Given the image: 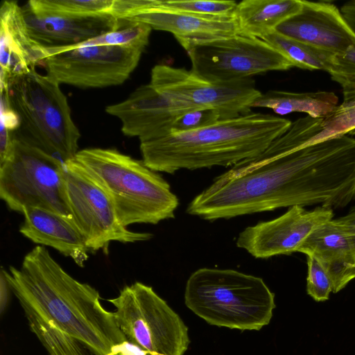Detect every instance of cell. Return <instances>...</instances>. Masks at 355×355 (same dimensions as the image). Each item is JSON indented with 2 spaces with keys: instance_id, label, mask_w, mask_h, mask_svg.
<instances>
[{
  "instance_id": "6",
  "label": "cell",
  "mask_w": 355,
  "mask_h": 355,
  "mask_svg": "<svg viewBox=\"0 0 355 355\" xmlns=\"http://www.w3.org/2000/svg\"><path fill=\"white\" fill-rule=\"evenodd\" d=\"M1 90L19 119L15 138L62 162L76 157L80 134L60 83L35 69L10 79Z\"/></svg>"
},
{
  "instance_id": "12",
  "label": "cell",
  "mask_w": 355,
  "mask_h": 355,
  "mask_svg": "<svg viewBox=\"0 0 355 355\" xmlns=\"http://www.w3.org/2000/svg\"><path fill=\"white\" fill-rule=\"evenodd\" d=\"M140 49L93 46L59 51L42 63L46 76L58 83L81 88H102L123 84L137 67Z\"/></svg>"
},
{
  "instance_id": "8",
  "label": "cell",
  "mask_w": 355,
  "mask_h": 355,
  "mask_svg": "<svg viewBox=\"0 0 355 355\" xmlns=\"http://www.w3.org/2000/svg\"><path fill=\"white\" fill-rule=\"evenodd\" d=\"M107 300L121 331L145 355H184L187 350L188 327L151 286L137 282Z\"/></svg>"
},
{
  "instance_id": "1",
  "label": "cell",
  "mask_w": 355,
  "mask_h": 355,
  "mask_svg": "<svg viewBox=\"0 0 355 355\" xmlns=\"http://www.w3.org/2000/svg\"><path fill=\"white\" fill-rule=\"evenodd\" d=\"M354 199L355 139L345 135L288 149L279 137L216 178L187 213L213 221L293 206L334 210Z\"/></svg>"
},
{
  "instance_id": "30",
  "label": "cell",
  "mask_w": 355,
  "mask_h": 355,
  "mask_svg": "<svg viewBox=\"0 0 355 355\" xmlns=\"http://www.w3.org/2000/svg\"><path fill=\"white\" fill-rule=\"evenodd\" d=\"M308 272L307 293L315 301L327 300L333 291L331 280L322 266L311 256H306Z\"/></svg>"
},
{
  "instance_id": "31",
  "label": "cell",
  "mask_w": 355,
  "mask_h": 355,
  "mask_svg": "<svg viewBox=\"0 0 355 355\" xmlns=\"http://www.w3.org/2000/svg\"><path fill=\"white\" fill-rule=\"evenodd\" d=\"M220 119H222L220 114L214 110H193L177 118L172 123L168 134L198 130L212 125Z\"/></svg>"
},
{
  "instance_id": "33",
  "label": "cell",
  "mask_w": 355,
  "mask_h": 355,
  "mask_svg": "<svg viewBox=\"0 0 355 355\" xmlns=\"http://www.w3.org/2000/svg\"><path fill=\"white\" fill-rule=\"evenodd\" d=\"M336 219L349 236L355 254V207L346 215Z\"/></svg>"
},
{
  "instance_id": "32",
  "label": "cell",
  "mask_w": 355,
  "mask_h": 355,
  "mask_svg": "<svg viewBox=\"0 0 355 355\" xmlns=\"http://www.w3.org/2000/svg\"><path fill=\"white\" fill-rule=\"evenodd\" d=\"M157 3V0H114L110 14L118 19L125 20Z\"/></svg>"
},
{
  "instance_id": "28",
  "label": "cell",
  "mask_w": 355,
  "mask_h": 355,
  "mask_svg": "<svg viewBox=\"0 0 355 355\" xmlns=\"http://www.w3.org/2000/svg\"><path fill=\"white\" fill-rule=\"evenodd\" d=\"M235 1L159 0V6L169 10L211 17H231L236 7Z\"/></svg>"
},
{
  "instance_id": "3",
  "label": "cell",
  "mask_w": 355,
  "mask_h": 355,
  "mask_svg": "<svg viewBox=\"0 0 355 355\" xmlns=\"http://www.w3.org/2000/svg\"><path fill=\"white\" fill-rule=\"evenodd\" d=\"M292 122L250 112L207 127L140 142L142 161L156 172L234 166L261 153Z\"/></svg>"
},
{
  "instance_id": "19",
  "label": "cell",
  "mask_w": 355,
  "mask_h": 355,
  "mask_svg": "<svg viewBox=\"0 0 355 355\" xmlns=\"http://www.w3.org/2000/svg\"><path fill=\"white\" fill-rule=\"evenodd\" d=\"M297 252L313 257L322 266L331 280L334 293L355 279L354 251L349 236L336 219L316 228Z\"/></svg>"
},
{
  "instance_id": "14",
  "label": "cell",
  "mask_w": 355,
  "mask_h": 355,
  "mask_svg": "<svg viewBox=\"0 0 355 355\" xmlns=\"http://www.w3.org/2000/svg\"><path fill=\"white\" fill-rule=\"evenodd\" d=\"M275 31L334 56L355 46L354 31L331 1L302 0L300 10Z\"/></svg>"
},
{
  "instance_id": "17",
  "label": "cell",
  "mask_w": 355,
  "mask_h": 355,
  "mask_svg": "<svg viewBox=\"0 0 355 355\" xmlns=\"http://www.w3.org/2000/svg\"><path fill=\"white\" fill-rule=\"evenodd\" d=\"M159 1L125 20L144 23L152 29L173 34L186 51L196 44L238 34L233 16L211 17L180 12L162 8Z\"/></svg>"
},
{
  "instance_id": "27",
  "label": "cell",
  "mask_w": 355,
  "mask_h": 355,
  "mask_svg": "<svg viewBox=\"0 0 355 355\" xmlns=\"http://www.w3.org/2000/svg\"><path fill=\"white\" fill-rule=\"evenodd\" d=\"M345 135H355V99L343 102L331 114L322 118L319 130L307 146Z\"/></svg>"
},
{
  "instance_id": "2",
  "label": "cell",
  "mask_w": 355,
  "mask_h": 355,
  "mask_svg": "<svg viewBox=\"0 0 355 355\" xmlns=\"http://www.w3.org/2000/svg\"><path fill=\"white\" fill-rule=\"evenodd\" d=\"M24 311L82 343L94 355H145L120 329L96 289L68 274L43 245L28 252L19 268L1 270Z\"/></svg>"
},
{
  "instance_id": "20",
  "label": "cell",
  "mask_w": 355,
  "mask_h": 355,
  "mask_svg": "<svg viewBox=\"0 0 355 355\" xmlns=\"http://www.w3.org/2000/svg\"><path fill=\"white\" fill-rule=\"evenodd\" d=\"M23 215L19 232L24 237L40 245L53 248L71 258L78 266H85L89 250L73 220L40 208L27 209Z\"/></svg>"
},
{
  "instance_id": "18",
  "label": "cell",
  "mask_w": 355,
  "mask_h": 355,
  "mask_svg": "<svg viewBox=\"0 0 355 355\" xmlns=\"http://www.w3.org/2000/svg\"><path fill=\"white\" fill-rule=\"evenodd\" d=\"M0 21L1 87H6L10 79L42 65L49 53L29 34L17 2L2 3Z\"/></svg>"
},
{
  "instance_id": "7",
  "label": "cell",
  "mask_w": 355,
  "mask_h": 355,
  "mask_svg": "<svg viewBox=\"0 0 355 355\" xmlns=\"http://www.w3.org/2000/svg\"><path fill=\"white\" fill-rule=\"evenodd\" d=\"M0 198L10 210L21 214L40 208L73 220L64 162L15 137L9 155L0 164Z\"/></svg>"
},
{
  "instance_id": "16",
  "label": "cell",
  "mask_w": 355,
  "mask_h": 355,
  "mask_svg": "<svg viewBox=\"0 0 355 355\" xmlns=\"http://www.w3.org/2000/svg\"><path fill=\"white\" fill-rule=\"evenodd\" d=\"M105 112L120 120L125 135L141 142L167 135L173 121L189 110L168 101L148 83L123 101L108 105Z\"/></svg>"
},
{
  "instance_id": "15",
  "label": "cell",
  "mask_w": 355,
  "mask_h": 355,
  "mask_svg": "<svg viewBox=\"0 0 355 355\" xmlns=\"http://www.w3.org/2000/svg\"><path fill=\"white\" fill-rule=\"evenodd\" d=\"M29 34L45 48L76 45L121 28L125 23L111 14L72 15L21 7Z\"/></svg>"
},
{
  "instance_id": "29",
  "label": "cell",
  "mask_w": 355,
  "mask_h": 355,
  "mask_svg": "<svg viewBox=\"0 0 355 355\" xmlns=\"http://www.w3.org/2000/svg\"><path fill=\"white\" fill-rule=\"evenodd\" d=\"M327 72L340 86L343 102L355 99V46L333 56Z\"/></svg>"
},
{
  "instance_id": "5",
  "label": "cell",
  "mask_w": 355,
  "mask_h": 355,
  "mask_svg": "<svg viewBox=\"0 0 355 355\" xmlns=\"http://www.w3.org/2000/svg\"><path fill=\"white\" fill-rule=\"evenodd\" d=\"M184 304L211 325L260 330L275 308V294L263 279L233 269L202 268L188 278Z\"/></svg>"
},
{
  "instance_id": "13",
  "label": "cell",
  "mask_w": 355,
  "mask_h": 355,
  "mask_svg": "<svg viewBox=\"0 0 355 355\" xmlns=\"http://www.w3.org/2000/svg\"><path fill=\"white\" fill-rule=\"evenodd\" d=\"M333 217L329 207L306 210L293 206L276 218L245 228L239 234L236 246L257 259L297 252L307 237Z\"/></svg>"
},
{
  "instance_id": "10",
  "label": "cell",
  "mask_w": 355,
  "mask_h": 355,
  "mask_svg": "<svg viewBox=\"0 0 355 355\" xmlns=\"http://www.w3.org/2000/svg\"><path fill=\"white\" fill-rule=\"evenodd\" d=\"M64 166L70 211L89 250L105 248L112 241L152 239L150 233L133 232L121 224L108 194L75 158L64 162Z\"/></svg>"
},
{
  "instance_id": "24",
  "label": "cell",
  "mask_w": 355,
  "mask_h": 355,
  "mask_svg": "<svg viewBox=\"0 0 355 355\" xmlns=\"http://www.w3.org/2000/svg\"><path fill=\"white\" fill-rule=\"evenodd\" d=\"M119 29L95 37L80 44L60 48H46L49 56L59 51L93 46H119L145 50L149 42L151 27L144 23L124 20Z\"/></svg>"
},
{
  "instance_id": "4",
  "label": "cell",
  "mask_w": 355,
  "mask_h": 355,
  "mask_svg": "<svg viewBox=\"0 0 355 355\" xmlns=\"http://www.w3.org/2000/svg\"><path fill=\"white\" fill-rule=\"evenodd\" d=\"M74 158L108 194L125 227L156 225L175 217L177 196L169 183L142 160L100 148L78 150Z\"/></svg>"
},
{
  "instance_id": "11",
  "label": "cell",
  "mask_w": 355,
  "mask_h": 355,
  "mask_svg": "<svg viewBox=\"0 0 355 355\" xmlns=\"http://www.w3.org/2000/svg\"><path fill=\"white\" fill-rule=\"evenodd\" d=\"M187 53L193 72L219 83L293 67L287 58L263 40L239 34L196 44Z\"/></svg>"
},
{
  "instance_id": "25",
  "label": "cell",
  "mask_w": 355,
  "mask_h": 355,
  "mask_svg": "<svg viewBox=\"0 0 355 355\" xmlns=\"http://www.w3.org/2000/svg\"><path fill=\"white\" fill-rule=\"evenodd\" d=\"M31 331L50 355H89L79 340L59 330L46 320L24 311Z\"/></svg>"
},
{
  "instance_id": "9",
  "label": "cell",
  "mask_w": 355,
  "mask_h": 355,
  "mask_svg": "<svg viewBox=\"0 0 355 355\" xmlns=\"http://www.w3.org/2000/svg\"><path fill=\"white\" fill-rule=\"evenodd\" d=\"M149 83L168 101L184 110L212 109L222 119L250 112L254 102L262 94L252 78L214 83L191 69L165 64L153 67Z\"/></svg>"
},
{
  "instance_id": "22",
  "label": "cell",
  "mask_w": 355,
  "mask_h": 355,
  "mask_svg": "<svg viewBox=\"0 0 355 355\" xmlns=\"http://www.w3.org/2000/svg\"><path fill=\"white\" fill-rule=\"evenodd\" d=\"M338 98L334 92L317 91L292 92L269 90L254 102L253 107H265L279 115L293 112L306 113L314 119L324 118L338 105Z\"/></svg>"
},
{
  "instance_id": "35",
  "label": "cell",
  "mask_w": 355,
  "mask_h": 355,
  "mask_svg": "<svg viewBox=\"0 0 355 355\" xmlns=\"http://www.w3.org/2000/svg\"><path fill=\"white\" fill-rule=\"evenodd\" d=\"M0 279V312L3 313L8 304L10 288L1 271Z\"/></svg>"
},
{
  "instance_id": "21",
  "label": "cell",
  "mask_w": 355,
  "mask_h": 355,
  "mask_svg": "<svg viewBox=\"0 0 355 355\" xmlns=\"http://www.w3.org/2000/svg\"><path fill=\"white\" fill-rule=\"evenodd\" d=\"M301 8L302 0H243L233 17L239 35L262 39Z\"/></svg>"
},
{
  "instance_id": "23",
  "label": "cell",
  "mask_w": 355,
  "mask_h": 355,
  "mask_svg": "<svg viewBox=\"0 0 355 355\" xmlns=\"http://www.w3.org/2000/svg\"><path fill=\"white\" fill-rule=\"evenodd\" d=\"M262 40L287 58L293 67L327 71L334 56L276 31L270 32Z\"/></svg>"
},
{
  "instance_id": "26",
  "label": "cell",
  "mask_w": 355,
  "mask_h": 355,
  "mask_svg": "<svg viewBox=\"0 0 355 355\" xmlns=\"http://www.w3.org/2000/svg\"><path fill=\"white\" fill-rule=\"evenodd\" d=\"M114 0H31L32 10L72 15L110 14Z\"/></svg>"
},
{
  "instance_id": "34",
  "label": "cell",
  "mask_w": 355,
  "mask_h": 355,
  "mask_svg": "<svg viewBox=\"0 0 355 355\" xmlns=\"http://www.w3.org/2000/svg\"><path fill=\"white\" fill-rule=\"evenodd\" d=\"M340 11L355 33V0L345 3L341 6Z\"/></svg>"
}]
</instances>
